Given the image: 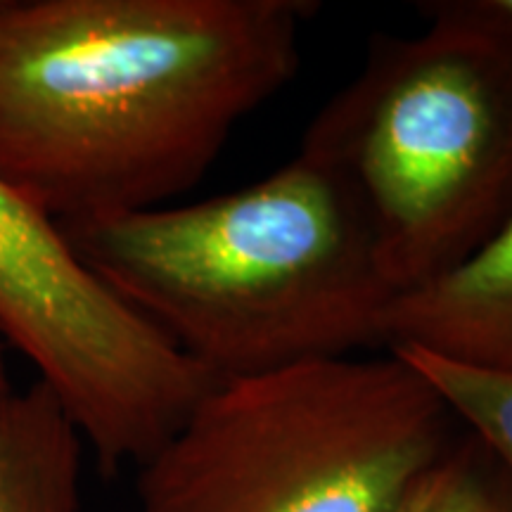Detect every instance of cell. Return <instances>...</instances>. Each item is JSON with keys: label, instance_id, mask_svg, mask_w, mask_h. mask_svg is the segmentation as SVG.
<instances>
[{"label": "cell", "instance_id": "obj_6", "mask_svg": "<svg viewBox=\"0 0 512 512\" xmlns=\"http://www.w3.org/2000/svg\"><path fill=\"white\" fill-rule=\"evenodd\" d=\"M382 344L512 377V214L451 271L396 294Z\"/></svg>", "mask_w": 512, "mask_h": 512}, {"label": "cell", "instance_id": "obj_10", "mask_svg": "<svg viewBox=\"0 0 512 512\" xmlns=\"http://www.w3.org/2000/svg\"><path fill=\"white\" fill-rule=\"evenodd\" d=\"M482 5L496 19H501L505 27L512 29V0H482Z\"/></svg>", "mask_w": 512, "mask_h": 512}, {"label": "cell", "instance_id": "obj_4", "mask_svg": "<svg viewBox=\"0 0 512 512\" xmlns=\"http://www.w3.org/2000/svg\"><path fill=\"white\" fill-rule=\"evenodd\" d=\"M463 434L392 351L233 377L138 467V512H399Z\"/></svg>", "mask_w": 512, "mask_h": 512}, {"label": "cell", "instance_id": "obj_2", "mask_svg": "<svg viewBox=\"0 0 512 512\" xmlns=\"http://www.w3.org/2000/svg\"><path fill=\"white\" fill-rule=\"evenodd\" d=\"M57 226L216 382L384 347L396 290L366 211L302 152L242 190Z\"/></svg>", "mask_w": 512, "mask_h": 512}, {"label": "cell", "instance_id": "obj_8", "mask_svg": "<svg viewBox=\"0 0 512 512\" xmlns=\"http://www.w3.org/2000/svg\"><path fill=\"white\" fill-rule=\"evenodd\" d=\"M411 363L512 477V377L467 368L415 349H389Z\"/></svg>", "mask_w": 512, "mask_h": 512}, {"label": "cell", "instance_id": "obj_1", "mask_svg": "<svg viewBox=\"0 0 512 512\" xmlns=\"http://www.w3.org/2000/svg\"><path fill=\"white\" fill-rule=\"evenodd\" d=\"M311 0H0V181L55 223L166 207L299 69Z\"/></svg>", "mask_w": 512, "mask_h": 512}, {"label": "cell", "instance_id": "obj_3", "mask_svg": "<svg viewBox=\"0 0 512 512\" xmlns=\"http://www.w3.org/2000/svg\"><path fill=\"white\" fill-rule=\"evenodd\" d=\"M418 36H377L299 152L366 211L399 292L451 271L512 214V29L482 0L420 5Z\"/></svg>", "mask_w": 512, "mask_h": 512}, {"label": "cell", "instance_id": "obj_5", "mask_svg": "<svg viewBox=\"0 0 512 512\" xmlns=\"http://www.w3.org/2000/svg\"><path fill=\"white\" fill-rule=\"evenodd\" d=\"M0 332L53 389L105 475L155 456L219 384L88 271L60 226L5 181Z\"/></svg>", "mask_w": 512, "mask_h": 512}, {"label": "cell", "instance_id": "obj_9", "mask_svg": "<svg viewBox=\"0 0 512 512\" xmlns=\"http://www.w3.org/2000/svg\"><path fill=\"white\" fill-rule=\"evenodd\" d=\"M425 512H512V477L501 460L465 430L441 467Z\"/></svg>", "mask_w": 512, "mask_h": 512}, {"label": "cell", "instance_id": "obj_11", "mask_svg": "<svg viewBox=\"0 0 512 512\" xmlns=\"http://www.w3.org/2000/svg\"><path fill=\"white\" fill-rule=\"evenodd\" d=\"M5 349H8V342H5L3 332H0V396L12 392L10 375H8V356H5Z\"/></svg>", "mask_w": 512, "mask_h": 512}, {"label": "cell", "instance_id": "obj_7", "mask_svg": "<svg viewBox=\"0 0 512 512\" xmlns=\"http://www.w3.org/2000/svg\"><path fill=\"white\" fill-rule=\"evenodd\" d=\"M83 446L46 382L0 396V512H81Z\"/></svg>", "mask_w": 512, "mask_h": 512}]
</instances>
